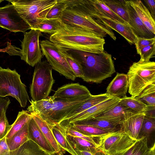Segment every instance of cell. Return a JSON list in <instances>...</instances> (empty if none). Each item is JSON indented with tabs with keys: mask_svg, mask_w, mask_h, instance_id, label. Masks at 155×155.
I'll return each instance as SVG.
<instances>
[{
	"mask_svg": "<svg viewBox=\"0 0 155 155\" xmlns=\"http://www.w3.org/2000/svg\"><path fill=\"white\" fill-rule=\"evenodd\" d=\"M49 41L66 51L77 50L94 53L104 51V37L80 28L63 23L59 29L51 35Z\"/></svg>",
	"mask_w": 155,
	"mask_h": 155,
	"instance_id": "cell-1",
	"label": "cell"
},
{
	"mask_svg": "<svg viewBox=\"0 0 155 155\" xmlns=\"http://www.w3.org/2000/svg\"><path fill=\"white\" fill-rule=\"evenodd\" d=\"M67 51L80 63L84 73L82 79L85 82L100 83L116 72L111 55L104 50L98 54L74 50Z\"/></svg>",
	"mask_w": 155,
	"mask_h": 155,
	"instance_id": "cell-2",
	"label": "cell"
},
{
	"mask_svg": "<svg viewBox=\"0 0 155 155\" xmlns=\"http://www.w3.org/2000/svg\"><path fill=\"white\" fill-rule=\"evenodd\" d=\"M68 1L69 6L60 18L64 24L92 32L103 37L108 35L113 40H116V37L110 28L72 5Z\"/></svg>",
	"mask_w": 155,
	"mask_h": 155,
	"instance_id": "cell-3",
	"label": "cell"
},
{
	"mask_svg": "<svg viewBox=\"0 0 155 155\" xmlns=\"http://www.w3.org/2000/svg\"><path fill=\"white\" fill-rule=\"evenodd\" d=\"M14 6L21 18L31 29L46 18L57 0H7Z\"/></svg>",
	"mask_w": 155,
	"mask_h": 155,
	"instance_id": "cell-4",
	"label": "cell"
},
{
	"mask_svg": "<svg viewBox=\"0 0 155 155\" xmlns=\"http://www.w3.org/2000/svg\"><path fill=\"white\" fill-rule=\"evenodd\" d=\"M127 75L128 92L131 97H136L147 86L155 83V62H134Z\"/></svg>",
	"mask_w": 155,
	"mask_h": 155,
	"instance_id": "cell-5",
	"label": "cell"
},
{
	"mask_svg": "<svg viewBox=\"0 0 155 155\" xmlns=\"http://www.w3.org/2000/svg\"><path fill=\"white\" fill-rule=\"evenodd\" d=\"M7 96L15 98L23 107H26L30 101L26 86L21 81L20 75L16 70L0 66V97Z\"/></svg>",
	"mask_w": 155,
	"mask_h": 155,
	"instance_id": "cell-6",
	"label": "cell"
},
{
	"mask_svg": "<svg viewBox=\"0 0 155 155\" xmlns=\"http://www.w3.org/2000/svg\"><path fill=\"white\" fill-rule=\"evenodd\" d=\"M52 68L46 60L41 61L35 66L30 92L31 100L37 101L49 96L55 82Z\"/></svg>",
	"mask_w": 155,
	"mask_h": 155,
	"instance_id": "cell-7",
	"label": "cell"
},
{
	"mask_svg": "<svg viewBox=\"0 0 155 155\" xmlns=\"http://www.w3.org/2000/svg\"><path fill=\"white\" fill-rule=\"evenodd\" d=\"M93 138L98 149L107 155H118L130 148L137 140L119 130Z\"/></svg>",
	"mask_w": 155,
	"mask_h": 155,
	"instance_id": "cell-8",
	"label": "cell"
},
{
	"mask_svg": "<svg viewBox=\"0 0 155 155\" xmlns=\"http://www.w3.org/2000/svg\"><path fill=\"white\" fill-rule=\"evenodd\" d=\"M91 95L71 99L55 98L50 109L45 114L39 116L51 129L53 126L64 120L71 112Z\"/></svg>",
	"mask_w": 155,
	"mask_h": 155,
	"instance_id": "cell-9",
	"label": "cell"
},
{
	"mask_svg": "<svg viewBox=\"0 0 155 155\" xmlns=\"http://www.w3.org/2000/svg\"><path fill=\"white\" fill-rule=\"evenodd\" d=\"M40 46L43 55L52 69L66 78L74 81L76 78L74 73L58 47L48 40L41 41Z\"/></svg>",
	"mask_w": 155,
	"mask_h": 155,
	"instance_id": "cell-10",
	"label": "cell"
},
{
	"mask_svg": "<svg viewBox=\"0 0 155 155\" xmlns=\"http://www.w3.org/2000/svg\"><path fill=\"white\" fill-rule=\"evenodd\" d=\"M41 33L38 30L31 29L29 31L24 33V38L21 41V59L32 67L41 61L44 56L39 40Z\"/></svg>",
	"mask_w": 155,
	"mask_h": 155,
	"instance_id": "cell-11",
	"label": "cell"
},
{
	"mask_svg": "<svg viewBox=\"0 0 155 155\" xmlns=\"http://www.w3.org/2000/svg\"><path fill=\"white\" fill-rule=\"evenodd\" d=\"M0 27L14 32L24 33L31 29L12 4L0 7Z\"/></svg>",
	"mask_w": 155,
	"mask_h": 155,
	"instance_id": "cell-12",
	"label": "cell"
},
{
	"mask_svg": "<svg viewBox=\"0 0 155 155\" xmlns=\"http://www.w3.org/2000/svg\"><path fill=\"white\" fill-rule=\"evenodd\" d=\"M147 112L126 111L120 122L119 131L135 140L139 139V133Z\"/></svg>",
	"mask_w": 155,
	"mask_h": 155,
	"instance_id": "cell-13",
	"label": "cell"
},
{
	"mask_svg": "<svg viewBox=\"0 0 155 155\" xmlns=\"http://www.w3.org/2000/svg\"><path fill=\"white\" fill-rule=\"evenodd\" d=\"M120 98L111 96L88 109L66 120L69 123H71L93 118L116 105L120 102Z\"/></svg>",
	"mask_w": 155,
	"mask_h": 155,
	"instance_id": "cell-14",
	"label": "cell"
},
{
	"mask_svg": "<svg viewBox=\"0 0 155 155\" xmlns=\"http://www.w3.org/2000/svg\"><path fill=\"white\" fill-rule=\"evenodd\" d=\"M97 19L111 29L117 31L131 45L134 44L137 37L128 25L125 24L109 18L94 15L91 17Z\"/></svg>",
	"mask_w": 155,
	"mask_h": 155,
	"instance_id": "cell-15",
	"label": "cell"
},
{
	"mask_svg": "<svg viewBox=\"0 0 155 155\" xmlns=\"http://www.w3.org/2000/svg\"><path fill=\"white\" fill-rule=\"evenodd\" d=\"M91 95L86 87L78 83H71L59 87L53 96L56 98L71 99Z\"/></svg>",
	"mask_w": 155,
	"mask_h": 155,
	"instance_id": "cell-16",
	"label": "cell"
},
{
	"mask_svg": "<svg viewBox=\"0 0 155 155\" xmlns=\"http://www.w3.org/2000/svg\"><path fill=\"white\" fill-rule=\"evenodd\" d=\"M126 5L129 15L128 24L137 37L151 38L155 35L150 31L144 25L131 5L129 0H126Z\"/></svg>",
	"mask_w": 155,
	"mask_h": 155,
	"instance_id": "cell-17",
	"label": "cell"
},
{
	"mask_svg": "<svg viewBox=\"0 0 155 155\" xmlns=\"http://www.w3.org/2000/svg\"><path fill=\"white\" fill-rule=\"evenodd\" d=\"M28 138L50 155H56L51 145L32 116L29 121Z\"/></svg>",
	"mask_w": 155,
	"mask_h": 155,
	"instance_id": "cell-18",
	"label": "cell"
},
{
	"mask_svg": "<svg viewBox=\"0 0 155 155\" xmlns=\"http://www.w3.org/2000/svg\"><path fill=\"white\" fill-rule=\"evenodd\" d=\"M128 88L127 74L118 73L107 87L106 93L111 96L121 98L126 96Z\"/></svg>",
	"mask_w": 155,
	"mask_h": 155,
	"instance_id": "cell-19",
	"label": "cell"
},
{
	"mask_svg": "<svg viewBox=\"0 0 155 155\" xmlns=\"http://www.w3.org/2000/svg\"><path fill=\"white\" fill-rule=\"evenodd\" d=\"M122 118L109 119H98L92 118L73 123L78 124L93 126L110 133L119 130V124Z\"/></svg>",
	"mask_w": 155,
	"mask_h": 155,
	"instance_id": "cell-20",
	"label": "cell"
},
{
	"mask_svg": "<svg viewBox=\"0 0 155 155\" xmlns=\"http://www.w3.org/2000/svg\"><path fill=\"white\" fill-rule=\"evenodd\" d=\"M131 5L136 12L147 28L155 34V21L149 11L141 0H129Z\"/></svg>",
	"mask_w": 155,
	"mask_h": 155,
	"instance_id": "cell-21",
	"label": "cell"
},
{
	"mask_svg": "<svg viewBox=\"0 0 155 155\" xmlns=\"http://www.w3.org/2000/svg\"><path fill=\"white\" fill-rule=\"evenodd\" d=\"M41 131L47 140L56 155H64L63 150L56 140L49 127L38 114H30Z\"/></svg>",
	"mask_w": 155,
	"mask_h": 155,
	"instance_id": "cell-22",
	"label": "cell"
},
{
	"mask_svg": "<svg viewBox=\"0 0 155 155\" xmlns=\"http://www.w3.org/2000/svg\"><path fill=\"white\" fill-rule=\"evenodd\" d=\"M155 130L154 115L147 112L144 118L139 133V139L145 137L147 139L148 146L150 144L151 147L155 145V143L153 141V137H154Z\"/></svg>",
	"mask_w": 155,
	"mask_h": 155,
	"instance_id": "cell-23",
	"label": "cell"
},
{
	"mask_svg": "<svg viewBox=\"0 0 155 155\" xmlns=\"http://www.w3.org/2000/svg\"><path fill=\"white\" fill-rule=\"evenodd\" d=\"M65 133L67 140L74 151H86L95 155L100 150L93 143L82 138L71 136L65 131Z\"/></svg>",
	"mask_w": 155,
	"mask_h": 155,
	"instance_id": "cell-24",
	"label": "cell"
},
{
	"mask_svg": "<svg viewBox=\"0 0 155 155\" xmlns=\"http://www.w3.org/2000/svg\"><path fill=\"white\" fill-rule=\"evenodd\" d=\"M155 145L149 147L145 137L137 140L130 148L118 155H155Z\"/></svg>",
	"mask_w": 155,
	"mask_h": 155,
	"instance_id": "cell-25",
	"label": "cell"
},
{
	"mask_svg": "<svg viewBox=\"0 0 155 155\" xmlns=\"http://www.w3.org/2000/svg\"><path fill=\"white\" fill-rule=\"evenodd\" d=\"M5 155H50L31 140H28L16 149Z\"/></svg>",
	"mask_w": 155,
	"mask_h": 155,
	"instance_id": "cell-26",
	"label": "cell"
},
{
	"mask_svg": "<svg viewBox=\"0 0 155 155\" xmlns=\"http://www.w3.org/2000/svg\"><path fill=\"white\" fill-rule=\"evenodd\" d=\"M111 96H112L109 95L106 93L97 95H91L89 98L71 112L64 120H68L74 117Z\"/></svg>",
	"mask_w": 155,
	"mask_h": 155,
	"instance_id": "cell-27",
	"label": "cell"
},
{
	"mask_svg": "<svg viewBox=\"0 0 155 155\" xmlns=\"http://www.w3.org/2000/svg\"><path fill=\"white\" fill-rule=\"evenodd\" d=\"M55 99L52 96L37 101L30 100L31 104L28 106L27 110L30 114H36L39 116L43 115L50 109Z\"/></svg>",
	"mask_w": 155,
	"mask_h": 155,
	"instance_id": "cell-28",
	"label": "cell"
},
{
	"mask_svg": "<svg viewBox=\"0 0 155 155\" xmlns=\"http://www.w3.org/2000/svg\"><path fill=\"white\" fill-rule=\"evenodd\" d=\"M29 120L21 129L10 138L6 139L7 143L10 151L16 149L29 140L28 138V126Z\"/></svg>",
	"mask_w": 155,
	"mask_h": 155,
	"instance_id": "cell-29",
	"label": "cell"
},
{
	"mask_svg": "<svg viewBox=\"0 0 155 155\" xmlns=\"http://www.w3.org/2000/svg\"><path fill=\"white\" fill-rule=\"evenodd\" d=\"M58 143L63 150L71 155H78L66 139L65 131L60 124H57L50 129Z\"/></svg>",
	"mask_w": 155,
	"mask_h": 155,
	"instance_id": "cell-30",
	"label": "cell"
},
{
	"mask_svg": "<svg viewBox=\"0 0 155 155\" xmlns=\"http://www.w3.org/2000/svg\"><path fill=\"white\" fill-rule=\"evenodd\" d=\"M102 0L104 4L112 11L128 24L129 15L126 5V0Z\"/></svg>",
	"mask_w": 155,
	"mask_h": 155,
	"instance_id": "cell-31",
	"label": "cell"
},
{
	"mask_svg": "<svg viewBox=\"0 0 155 155\" xmlns=\"http://www.w3.org/2000/svg\"><path fill=\"white\" fill-rule=\"evenodd\" d=\"M63 120L71 128L87 136L96 137L110 133L93 126L70 123L66 120Z\"/></svg>",
	"mask_w": 155,
	"mask_h": 155,
	"instance_id": "cell-32",
	"label": "cell"
},
{
	"mask_svg": "<svg viewBox=\"0 0 155 155\" xmlns=\"http://www.w3.org/2000/svg\"><path fill=\"white\" fill-rule=\"evenodd\" d=\"M120 102L128 110L134 112H147L155 110L151 109L136 97H128L126 96L121 98Z\"/></svg>",
	"mask_w": 155,
	"mask_h": 155,
	"instance_id": "cell-33",
	"label": "cell"
},
{
	"mask_svg": "<svg viewBox=\"0 0 155 155\" xmlns=\"http://www.w3.org/2000/svg\"><path fill=\"white\" fill-rule=\"evenodd\" d=\"M31 117L27 110H22L18 112L17 118L12 125L6 135V139L10 138L16 132L19 130Z\"/></svg>",
	"mask_w": 155,
	"mask_h": 155,
	"instance_id": "cell-34",
	"label": "cell"
},
{
	"mask_svg": "<svg viewBox=\"0 0 155 155\" xmlns=\"http://www.w3.org/2000/svg\"><path fill=\"white\" fill-rule=\"evenodd\" d=\"M128 110H128L120 102L116 105L93 118L98 119L122 118L124 114Z\"/></svg>",
	"mask_w": 155,
	"mask_h": 155,
	"instance_id": "cell-35",
	"label": "cell"
},
{
	"mask_svg": "<svg viewBox=\"0 0 155 155\" xmlns=\"http://www.w3.org/2000/svg\"><path fill=\"white\" fill-rule=\"evenodd\" d=\"M63 22L60 19H47L43 20L34 29L41 32L51 35L56 33L61 28Z\"/></svg>",
	"mask_w": 155,
	"mask_h": 155,
	"instance_id": "cell-36",
	"label": "cell"
},
{
	"mask_svg": "<svg viewBox=\"0 0 155 155\" xmlns=\"http://www.w3.org/2000/svg\"><path fill=\"white\" fill-rule=\"evenodd\" d=\"M136 98L153 110H155V83L147 86Z\"/></svg>",
	"mask_w": 155,
	"mask_h": 155,
	"instance_id": "cell-37",
	"label": "cell"
},
{
	"mask_svg": "<svg viewBox=\"0 0 155 155\" xmlns=\"http://www.w3.org/2000/svg\"><path fill=\"white\" fill-rule=\"evenodd\" d=\"M59 51L63 55L76 78L84 77L82 67L79 61L71 53L64 49L58 47Z\"/></svg>",
	"mask_w": 155,
	"mask_h": 155,
	"instance_id": "cell-38",
	"label": "cell"
},
{
	"mask_svg": "<svg viewBox=\"0 0 155 155\" xmlns=\"http://www.w3.org/2000/svg\"><path fill=\"white\" fill-rule=\"evenodd\" d=\"M68 6V0H57L48 13L46 18L60 19L63 12Z\"/></svg>",
	"mask_w": 155,
	"mask_h": 155,
	"instance_id": "cell-39",
	"label": "cell"
},
{
	"mask_svg": "<svg viewBox=\"0 0 155 155\" xmlns=\"http://www.w3.org/2000/svg\"><path fill=\"white\" fill-rule=\"evenodd\" d=\"M138 54L140 56L139 62H143L150 61L151 58L155 57V43L142 48Z\"/></svg>",
	"mask_w": 155,
	"mask_h": 155,
	"instance_id": "cell-40",
	"label": "cell"
},
{
	"mask_svg": "<svg viewBox=\"0 0 155 155\" xmlns=\"http://www.w3.org/2000/svg\"><path fill=\"white\" fill-rule=\"evenodd\" d=\"M60 124L63 127L65 133L71 136L77 137L84 139L96 145L97 144L94 139L93 137L85 135L78 131L70 128L64 120L62 121Z\"/></svg>",
	"mask_w": 155,
	"mask_h": 155,
	"instance_id": "cell-41",
	"label": "cell"
},
{
	"mask_svg": "<svg viewBox=\"0 0 155 155\" xmlns=\"http://www.w3.org/2000/svg\"><path fill=\"white\" fill-rule=\"evenodd\" d=\"M7 110L3 109L0 116V139L5 137L11 127L6 115Z\"/></svg>",
	"mask_w": 155,
	"mask_h": 155,
	"instance_id": "cell-42",
	"label": "cell"
},
{
	"mask_svg": "<svg viewBox=\"0 0 155 155\" xmlns=\"http://www.w3.org/2000/svg\"><path fill=\"white\" fill-rule=\"evenodd\" d=\"M155 43V37L151 38L137 37L134 44L137 53L138 54L142 48Z\"/></svg>",
	"mask_w": 155,
	"mask_h": 155,
	"instance_id": "cell-43",
	"label": "cell"
},
{
	"mask_svg": "<svg viewBox=\"0 0 155 155\" xmlns=\"http://www.w3.org/2000/svg\"><path fill=\"white\" fill-rule=\"evenodd\" d=\"M7 45L6 47L7 50L6 52L9 55L19 56L20 57L22 55L21 49L12 45L9 42H8Z\"/></svg>",
	"mask_w": 155,
	"mask_h": 155,
	"instance_id": "cell-44",
	"label": "cell"
},
{
	"mask_svg": "<svg viewBox=\"0 0 155 155\" xmlns=\"http://www.w3.org/2000/svg\"><path fill=\"white\" fill-rule=\"evenodd\" d=\"M10 151L5 137L0 139V155H5Z\"/></svg>",
	"mask_w": 155,
	"mask_h": 155,
	"instance_id": "cell-45",
	"label": "cell"
},
{
	"mask_svg": "<svg viewBox=\"0 0 155 155\" xmlns=\"http://www.w3.org/2000/svg\"><path fill=\"white\" fill-rule=\"evenodd\" d=\"M144 2L153 18L155 19V0H145Z\"/></svg>",
	"mask_w": 155,
	"mask_h": 155,
	"instance_id": "cell-46",
	"label": "cell"
},
{
	"mask_svg": "<svg viewBox=\"0 0 155 155\" xmlns=\"http://www.w3.org/2000/svg\"><path fill=\"white\" fill-rule=\"evenodd\" d=\"M10 103V100L8 97H0V116L3 109H7Z\"/></svg>",
	"mask_w": 155,
	"mask_h": 155,
	"instance_id": "cell-47",
	"label": "cell"
},
{
	"mask_svg": "<svg viewBox=\"0 0 155 155\" xmlns=\"http://www.w3.org/2000/svg\"><path fill=\"white\" fill-rule=\"evenodd\" d=\"M78 155H94L91 153L84 151H75Z\"/></svg>",
	"mask_w": 155,
	"mask_h": 155,
	"instance_id": "cell-48",
	"label": "cell"
},
{
	"mask_svg": "<svg viewBox=\"0 0 155 155\" xmlns=\"http://www.w3.org/2000/svg\"><path fill=\"white\" fill-rule=\"evenodd\" d=\"M95 155H107L103 152L100 150L98 151Z\"/></svg>",
	"mask_w": 155,
	"mask_h": 155,
	"instance_id": "cell-49",
	"label": "cell"
},
{
	"mask_svg": "<svg viewBox=\"0 0 155 155\" xmlns=\"http://www.w3.org/2000/svg\"><path fill=\"white\" fill-rule=\"evenodd\" d=\"M7 50L6 47L3 49H0V52H6Z\"/></svg>",
	"mask_w": 155,
	"mask_h": 155,
	"instance_id": "cell-50",
	"label": "cell"
},
{
	"mask_svg": "<svg viewBox=\"0 0 155 155\" xmlns=\"http://www.w3.org/2000/svg\"><path fill=\"white\" fill-rule=\"evenodd\" d=\"M4 1V0H0V3Z\"/></svg>",
	"mask_w": 155,
	"mask_h": 155,
	"instance_id": "cell-51",
	"label": "cell"
}]
</instances>
